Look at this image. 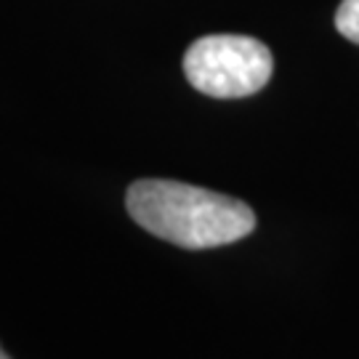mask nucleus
Wrapping results in <instances>:
<instances>
[{
  "instance_id": "f257e3e1",
  "label": "nucleus",
  "mask_w": 359,
  "mask_h": 359,
  "mask_svg": "<svg viewBox=\"0 0 359 359\" xmlns=\"http://www.w3.org/2000/svg\"><path fill=\"white\" fill-rule=\"evenodd\" d=\"M126 208L142 229L187 250L231 245L256 229V213L243 200L181 181H136Z\"/></svg>"
},
{
  "instance_id": "f03ea898",
  "label": "nucleus",
  "mask_w": 359,
  "mask_h": 359,
  "mask_svg": "<svg viewBox=\"0 0 359 359\" xmlns=\"http://www.w3.org/2000/svg\"><path fill=\"white\" fill-rule=\"evenodd\" d=\"M271 51L248 35H205L184 56L189 86L213 99H243L271 80Z\"/></svg>"
},
{
  "instance_id": "7ed1b4c3",
  "label": "nucleus",
  "mask_w": 359,
  "mask_h": 359,
  "mask_svg": "<svg viewBox=\"0 0 359 359\" xmlns=\"http://www.w3.org/2000/svg\"><path fill=\"white\" fill-rule=\"evenodd\" d=\"M335 27L338 32L351 43H359V0H344L335 11Z\"/></svg>"
},
{
  "instance_id": "20e7f679",
  "label": "nucleus",
  "mask_w": 359,
  "mask_h": 359,
  "mask_svg": "<svg viewBox=\"0 0 359 359\" xmlns=\"http://www.w3.org/2000/svg\"><path fill=\"white\" fill-rule=\"evenodd\" d=\"M0 359H8V354H6V351H3V348H0Z\"/></svg>"
}]
</instances>
